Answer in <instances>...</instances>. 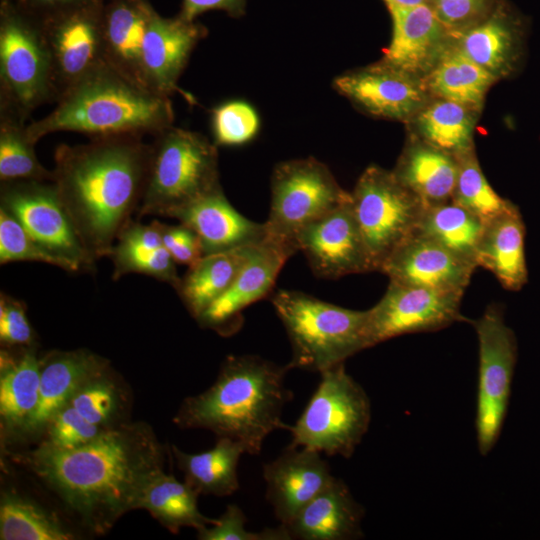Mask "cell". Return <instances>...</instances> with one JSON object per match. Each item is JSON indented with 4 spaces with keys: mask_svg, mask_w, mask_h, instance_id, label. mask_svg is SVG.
I'll use <instances>...</instances> for the list:
<instances>
[{
    "mask_svg": "<svg viewBox=\"0 0 540 540\" xmlns=\"http://www.w3.org/2000/svg\"><path fill=\"white\" fill-rule=\"evenodd\" d=\"M23 461L82 523L105 534L125 513L139 509L143 493L164 464V447L146 423L104 428L74 449L40 443Z\"/></svg>",
    "mask_w": 540,
    "mask_h": 540,
    "instance_id": "6da1fadb",
    "label": "cell"
},
{
    "mask_svg": "<svg viewBox=\"0 0 540 540\" xmlns=\"http://www.w3.org/2000/svg\"><path fill=\"white\" fill-rule=\"evenodd\" d=\"M150 157L151 144L138 135L95 137L56 148L51 182L94 261L109 256L138 211Z\"/></svg>",
    "mask_w": 540,
    "mask_h": 540,
    "instance_id": "7a4b0ae2",
    "label": "cell"
},
{
    "mask_svg": "<svg viewBox=\"0 0 540 540\" xmlns=\"http://www.w3.org/2000/svg\"><path fill=\"white\" fill-rule=\"evenodd\" d=\"M288 370L258 355H229L215 382L186 398L173 421L183 429H206L230 438L247 454L258 455L269 434L288 426L281 418L293 397L285 386Z\"/></svg>",
    "mask_w": 540,
    "mask_h": 540,
    "instance_id": "3957f363",
    "label": "cell"
},
{
    "mask_svg": "<svg viewBox=\"0 0 540 540\" xmlns=\"http://www.w3.org/2000/svg\"><path fill=\"white\" fill-rule=\"evenodd\" d=\"M170 97L141 88L107 64L73 87L45 117L27 125L33 143L55 132H76L89 138L156 135L172 126Z\"/></svg>",
    "mask_w": 540,
    "mask_h": 540,
    "instance_id": "277c9868",
    "label": "cell"
},
{
    "mask_svg": "<svg viewBox=\"0 0 540 540\" xmlns=\"http://www.w3.org/2000/svg\"><path fill=\"white\" fill-rule=\"evenodd\" d=\"M271 302L292 348L289 369L319 372L370 348L368 310H352L301 291L280 289Z\"/></svg>",
    "mask_w": 540,
    "mask_h": 540,
    "instance_id": "5b68a950",
    "label": "cell"
},
{
    "mask_svg": "<svg viewBox=\"0 0 540 540\" xmlns=\"http://www.w3.org/2000/svg\"><path fill=\"white\" fill-rule=\"evenodd\" d=\"M153 137L139 217L172 218L221 187L217 145L206 136L172 125Z\"/></svg>",
    "mask_w": 540,
    "mask_h": 540,
    "instance_id": "8992f818",
    "label": "cell"
},
{
    "mask_svg": "<svg viewBox=\"0 0 540 540\" xmlns=\"http://www.w3.org/2000/svg\"><path fill=\"white\" fill-rule=\"evenodd\" d=\"M320 383L294 425L290 445L350 458L371 421L370 399L344 363L320 373Z\"/></svg>",
    "mask_w": 540,
    "mask_h": 540,
    "instance_id": "52a82bcc",
    "label": "cell"
},
{
    "mask_svg": "<svg viewBox=\"0 0 540 540\" xmlns=\"http://www.w3.org/2000/svg\"><path fill=\"white\" fill-rule=\"evenodd\" d=\"M48 102L51 67L40 24L17 4L0 2V110L27 121Z\"/></svg>",
    "mask_w": 540,
    "mask_h": 540,
    "instance_id": "ba28073f",
    "label": "cell"
},
{
    "mask_svg": "<svg viewBox=\"0 0 540 540\" xmlns=\"http://www.w3.org/2000/svg\"><path fill=\"white\" fill-rule=\"evenodd\" d=\"M350 201L351 193L314 157L280 162L271 175L267 239L295 254L303 228Z\"/></svg>",
    "mask_w": 540,
    "mask_h": 540,
    "instance_id": "9c48e42d",
    "label": "cell"
},
{
    "mask_svg": "<svg viewBox=\"0 0 540 540\" xmlns=\"http://www.w3.org/2000/svg\"><path fill=\"white\" fill-rule=\"evenodd\" d=\"M351 193V206L374 271L414 234L426 206L393 174L368 166Z\"/></svg>",
    "mask_w": 540,
    "mask_h": 540,
    "instance_id": "30bf717a",
    "label": "cell"
},
{
    "mask_svg": "<svg viewBox=\"0 0 540 540\" xmlns=\"http://www.w3.org/2000/svg\"><path fill=\"white\" fill-rule=\"evenodd\" d=\"M470 323L477 334L479 355L477 443L479 452L485 456L495 446L504 423L516 360V341L496 304L489 305Z\"/></svg>",
    "mask_w": 540,
    "mask_h": 540,
    "instance_id": "8fae6325",
    "label": "cell"
},
{
    "mask_svg": "<svg viewBox=\"0 0 540 540\" xmlns=\"http://www.w3.org/2000/svg\"><path fill=\"white\" fill-rule=\"evenodd\" d=\"M1 208L10 213L69 272L93 270L90 257L51 181L1 182Z\"/></svg>",
    "mask_w": 540,
    "mask_h": 540,
    "instance_id": "7c38bea8",
    "label": "cell"
},
{
    "mask_svg": "<svg viewBox=\"0 0 540 540\" xmlns=\"http://www.w3.org/2000/svg\"><path fill=\"white\" fill-rule=\"evenodd\" d=\"M103 3L36 20L49 53L54 102L106 64L102 38Z\"/></svg>",
    "mask_w": 540,
    "mask_h": 540,
    "instance_id": "4fadbf2b",
    "label": "cell"
},
{
    "mask_svg": "<svg viewBox=\"0 0 540 540\" xmlns=\"http://www.w3.org/2000/svg\"><path fill=\"white\" fill-rule=\"evenodd\" d=\"M463 294L390 281L383 297L368 309L370 347L397 336L438 331L464 321L460 313Z\"/></svg>",
    "mask_w": 540,
    "mask_h": 540,
    "instance_id": "5bb4252c",
    "label": "cell"
},
{
    "mask_svg": "<svg viewBox=\"0 0 540 540\" xmlns=\"http://www.w3.org/2000/svg\"><path fill=\"white\" fill-rule=\"evenodd\" d=\"M332 85L363 113L406 124L432 99L422 78L382 59L344 72Z\"/></svg>",
    "mask_w": 540,
    "mask_h": 540,
    "instance_id": "9a60e30c",
    "label": "cell"
},
{
    "mask_svg": "<svg viewBox=\"0 0 540 540\" xmlns=\"http://www.w3.org/2000/svg\"><path fill=\"white\" fill-rule=\"evenodd\" d=\"M296 244L316 277L337 279L374 271L351 201L303 228Z\"/></svg>",
    "mask_w": 540,
    "mask_h": 540,
    "instance_id": "2e32d148",
    "label": "cell"
},
{
    "mask_svg": "<svg viewBox=\"0 0 540 540\" xmlns=\"http://www.w3.org/2000/svg\"><path fill=\"white\" fill-rule=\"evenodd\" d=\"M392 36L382 60L424 79L453 47L454 35L430 4L387 6Z\"/></svg>",
    "mask_w": 540,
    "mask_h": 540,
    "instance_id": "e0dca14e",
    "label": "cell"
},
{
    "mask_svg": "<svg viewBox=\"0 0 540 540\" xmlns=\"http://www.w3.org/2000/svg\"><path fill=\"white\" fill-rule=\"evenodd\" d=\"M294 255L266 238L230 287L196 319L200 326L229 336L243 323L242 311L267 297L286 261Z\"/></svg>",
    "mask_w": 540,
    "mask_h": 540,
    "instance_id": "ac0fdd59",
    "label": "cell"
},
{
    "mask_svg": "<svg viewBox=\"0 0 540 540\" xmlns=\"http://www.w3.org/2000/svg\"><path fill=\"white\" fill-rule=\"evenodd\" d=\"M320 454L289 444L275 460L263 465L266 499L280 524L289 523L334 479Z\"/></svg>",
    "mask_w": 540,
    "mask_h": 540,
    "instance_id": "d6986e66",
    "label": "cell"
},
{
    "mask_svg": "<svg viewBox=\"0 0 540 540\" xmlns=\"http://www.w3.org/2000/svg\"><path fill=\"white\" fill-rule=\"evenodd\" d=\"M476 268L434 240L414 233L389 255L379 271L399 284L464 292Z\"/></svg>",
    "mask_w": 540,
    "mask_h": 540,
    "instance_id": "ffe728a7",
    "label": "cell"
},
{
    "mask_svg": "<svg viewBox=\"0 0 540 540\" xmlns=\"http://www.w3.org/2000/svg\"><path fill=\"white\" fill-rule=\"evenodd\" d=\"M206 35V27L196 21L178 15L166 18L155 11L143 43V69L150 90L168 97L179 91L178 80L190 55Z\"/></svg>",
    "mask_w": 540,
    "mask_h": 540,
    "instance_id": "44dd1931",
    "label": "cell"
},
{
    "mask_svg": "<svg viewBox=\"0 0 540 540\" xmlns=\"http://www.w3.org/2000/svg\"><path fill=\"white\" fill-rule=\"evenodd\" d=\"M154 12L149 0H105L102 5L105 63L147 90L150 88L143 69V43Z\"/></svg>",
    "mask_w": 540,
    "mask_h": 540,
    "instance_id": "7402d4cb",
    "label": "cell"
},
{
    "mask_svg": "<svg viewBox=\"0 0 540 540\" xmlns=\"http://www.w3.org/2000/svg\"><path fill=\"white\" fill-rule=\"evenodd\" d=\"M41 360L37 405L20 434L37 436L49 420L88 380L108 369V361L91 351H52Z\"/></svg>",
    "mask_w": 540,
    "mask_h": 540,
    "instance_id": "603a6c76",
    "label": "cell"
},
{
    "mask_svg": "<svg viewBox=\"0 0 540 540\" xmlns=\"http://www.w3.org/2000/svg\"><path fill=\"white\" fill-rule=\"evenodd\" d=\"M172 218L197 234L203 256L257 245L267 238L265 223L239 213L227 200L222 187L179 210Z\"/></svg>",
    "mask_w": 540,
    "mask_h": 540,
    "instance_id": "cb8c5ba5",
    "label": "cell"
},
{
    "mask_svg": "<svg viewBox=\"0 0 540 540\" xmlns=\"http://www.w3.org/2000/svg\"><path fill=\"white\" fill-rule=\"evenodd\" d=\"M522 39L519 18L498 2L482 21L454 35L453 47L499 80L517 68Z\"/></svg>",
    "mask_w": 540,
    "mask_h": 540,
    "instance_id": "d4e9b609",
    "label": "cell"
},
{
    "mask_svg": "<svg viewBox=\"0 0 540 540\" xmlns=\"http://www.w3.org/2000/svg\"><path fill=\"white\" fill-rule=\"evenodd\" d=\"M364 508L342 479H334L289 523L283 524L291 539L353 540L364 536Z\"/></svg>",
    "mask_w": 540,
    "mask_h": 540,
    "instance_id": "484cf974",
    "label": "cell"
},
{
    "mask_svg": "<svg viewBox=\"0 0 540 540\" xmlns=\"http://www.w3.org/2000/svg\"><path fill=\"white\" fill-rule=\"evenodd\" d=\"M392 172L429 207L452 200L458 159L409 134Z\"/></svg>",
    "mask_w": 540,
    "mask_h": 540,
    "instance_id": "4316f807",
    "label": "cell"
},
{
    "mask_svg": "<svg viewBox=\"0 0 540 540\" xmlns=\"http://www.w3.org/2000/svg\"><path fill=\"white\" fill-rule=\"evenodd\" d=\"M525 227L518 208L484 224L477 267L492 272L502 287L520 290L527 283Z\"/></svg>",
    "mask_w": 540,
    "mask_h": 540,
    "instance_id": "83f0119b",
    "label": "cell"
},
{
    "mask_svg": "<svg viewBox=\"0 0 540 540\" xmlns=\"http://www.w3.org/2000/svg\"><path fill=\"white\" fill-rule=\"evenodd\" d=\"M260 244L204 255L189 267L176 291L195 319L230 287Z\"/></svg>",
    "mask_w": 540,
    "mask_h": 540,
    "instance_id": "f1b7e54d",
    "label": "cell"
},
{
    "mask_svg": "<svg viewBox=\"0 0 540 540\" xmlns=\"http://www.w3.org/2000/svg\"><path fill=\"white\" fill-rule=\"evenodd\" d=\"M41 360L34 348L0 354V416L5 430L20 434L39 398Z\"/></svg>",
    "mask_w": 540,
    "mask_h": 540,
    "instance_id": "f546056e",
    "label": "cell"
},
{
    "mask_svg": "<svg viewBox=\"0 0 540 540\" xmlns=\"http://www.w3.org/2000/svg\"><path fill=\"white\" fill-rule=\"evenodd\" d=\"M479 113L451 100L432 98L407 123L409 134L457 158L474 150Z\"/></svg>",
    "mask_w": 540,
    "mask_h": 540,
    "instance_id": "4dcf8cb0",
    "label": "cell"
},
{
    "mask_svg": "<svg viewBox=\"0 0 540 540\" xmlns=\"http://www.w3.org/2000/svg\"><path fill=\"white\" fill-rule=\"evenodd\" d=\"M172 451L185 482L199 495L225 497L239 489L237 467L246 453L240 442L218 437L215 446L205 452L186 453L175 445Z\"/></svg>",
    "mask_w": 540,
    "mask_h": 540,
    "instance_id": "1f68e13d",
    "label": "cell"
},
{
    "mask_svg": "<svg viewBox=\"0 0 540 540\" xmlns=\"http://www.w3.org/2000/svg\"><path fill=\"white\" fill-rule=\"evenodd\" d=\"M423 81L432 98L480 112L487 92L498 79L452 47Z\"/></svg>",
    "mask_w": 540,
    "mask_h": 540,
    "instance_id": "d6a6232c",
    "label": "cell"
},
{
    "mask_svg": "<svg viewBox=\"0 0 540 540\" xmlns=\"http://www.w3.org/2000/svg\"><path fill=\"white\" fill-rule=\"evenodd\" d=\"M483 221L453 200L426 207L414 233L442 245L477 267Z\"/></svg>",
    "mask_w": 540,
    "mask_h": 540,
    "instance_id": "836d02e7",
    "label": "cell"
},
{
    "mask_svg": "<svg viewBox=\"0 0 540 540\" xmlns=\"http://www.w3.org/2000/svg\"><path fill=\"white\" fill-rule=\"evenodd\" d=\"M198 496L185 481L181 483L163 470L147 485L139 509H146L172 533H178L183 527L198 530L217 521L199 511Z\"/></svg>",
    "mask_w": 540,
    "mask_h": 540,
    "instance_id": "e575fe53",
    "label": "cell"
},
{
    "mask_svg": "<svg viewBox=\"0 0 540 540\" xmlns=\"http://www.w3.org/2000/svg\"><path fill=\"white\" fill-rule=\"evenodd\" d=\"M75 535L59 518L35 501L14 491L0 500L1 540H70Z\"/></svg>",
    "mask_w": 540,
    "mask_h": 540,
    "instance_id": "d590c367",
    "label": "cell"
},
{
    "mask_svg": "<svg viewBox=\"0 0 540 540\" xmlns=\"http://www.w3.org/2000/svg\"><path fill=\"white\" fill-rule=\"evenodd\" d=\"M25 120L0 110V181H51L52 171L38 160L35 143L27 133Z\"/></svg>",
    "mask_w": 540,
    "mask_h": 540,
    "instance_id": "8d00e7d4",
    "label": "cell"
},
{
    "mask_svg": "<svg viewBox=\"0 0 540 540\" xmlns=\"http://www.w3.org/2000/svg\"><path fill=\"white\" fill-rule=\"evenodd\" d=\"M457 159L458 175L452 195L454 202L476 215L484 224L517 208L491 187L479 165L475 150Z\"/></svg>",
    "mask_w": 540,
    "mask_h": 540,
    "instance_id": "74e56055",
    "label": "cell"
},
{
    "mask_svg": "<svg viewBox=\"0 0 540 540\" xmlns=\"http://www.w3.org/2000/svg\"><path fill=\"white\" fill-rule=\"evenodd\" d=\"M109 257L114 265V280L129 273H140L166 282L175 290L179 286L181 277L177 273V263L164 246L149 249L117 241Z\"/></svg>",
    "mask_w": 540,
    "mask_h": 540,
    "instance_id": "f35d334b",
    "label": "cell"
},
{
    "mask_svg": "<svg viewBox=\"0 0 540 540\" xmlns=\"http://www.w3.org/2000/svg\"><path fill=\"white\" fill-rule=\"evenodd\" d=\"M122 395L108 369L84 383L68 402L85 419L102 428L115 425Z\"/></svg>",
    "mask_w": 540,
    "mask_h": 540,
    "instance_id": "ab89813d",
    "label": "cell"
},
{
    "mask_svg": "<svg viewBox=\"0 0 540 540\" xmlns=\"http://www.w3.org/2000/svg\"><path fill=\"white\" fill-rule=\"evenodd\" d=\"M259 127L256 110L245 101H227L211 111V131L217 146L245 144L256 136Z\"/></svg>",
    "mask_w": 540,
    "mask_h": 540,
    "instance_id": "60d3db41",
    "label": "cell"
},
{
    "mask_svg": "<svg viewBox=\"0 0 540 540\" xmlns=\"http://www.w3.org/2000/svg\"><path fill=\"white\" fill-rule=\"evenodd\" d=\"M35 261L63 268L62 262L42 248L24 227L0 207V263Z\"/></svg>",
    "mask_w": 540,
    "mask_h": 540,
    "instance_id": "b9f144b4",
    "label": "cell"
},
{
    "mask_svg": "<svg viewBox=\"0 0 540 540\" xmlns=\"http://www.w3.org/2000/svg\"><path fill=\"white\" fill-rule=\"evenodd\" d=\"M103 429L67 404L49 420L41 443L56 449H74L93 440Z\"/></svg>",
    "mask_w": 540,
    "mask_h": 540,
    "instance_id": "7bdbcfd3",
    "label": "cell"
},
{
    "mask_svg": "<svg viewBox=\"0 0 540 540\" xmlns=\"http://www.w3.org/2000/svg\"><path fill=\"white\" fill-rule=\"evenodd\" d=\"M247 519L236 504H229L214 524L197 530L200 540H291L286 527L265 528L260 532H250L245 528Z\"/></svg>",
    "mask_w": 540,
    "mask_h": 540,
    "instance_id": "ee69618b",
    "label": "cell"
},
{
    "mask_svg": "<svg viewBox=\"0 0 540 540\" xmlns=\"http://www.w3.org/2000/svg\"><path fill=\"white\" fill-rule=\"evenodd\" d=\"M497 3L496 0H430L435 15L453 35L482 21Z\"/></svg>",
    "mask_w": 540,
    "mask_h": 540,
    "instance_id": "f6af8a7d",
    "label": "cell"
},
{
    "mask_svg": "<svg viewBox=\"0 0 540 540\" xmlns=\"http://www.w3.org/2000/svg\"><path fill=\"white\" fill-rule=\"evenodd\" d=\"M0 341L5 347H30L34 341L25 304L5 293L0 295Z\"/></svg>",
    "mask_w": 540,
    "mask_h": 540,
    "instance_id": "bcb514c9",
    "label": "cell"
},
{
    "mask_svg": "<svg viewBox=\"0 0 540 540\" xmlns=\"http://www.w3.org/2000/svg\"><path fill=\"white\" fill-rule=\"evenodd\" d=\"M159 225L163 246L176 263L190 267L203 256L200 240L191 228L182 223Z\"/></svg>",
    "mask_w": 540,
    "mask_h": 540,
    "instance_id": "7dc6e473",
    "label": "cell"
},
{
    "mask_svg": "<svg viewBox=\"0 0 540 540\" xmlns=\"http://www.w3.org/2000/svg\"><path fill=\"white\" fill-rule=\"evenodd\" d=\"M247 0H182L178 16L187 21L210 10H221L232 18H240L245 14Z\"/></svg>",
    "mask_w": 540,
    "mask_h": 540,
    "instance_id": "c3c4849f",
    "label": "cell"
},
{
    "mask_svg": "<svg viewBox=\"0 0 540 540\" xmlns=\"http://www.w3.org/2000/svg\"><path fill=\"white\" fill-rule=\"evenodd\" d=\"M105 0H22L14 3L35 20L81 7L102 4Z\"/></svg>",
    "mask_w": 540,
    "mask_h": 540,
    "instance_id": "681fc988",
    "label": "cell"
},
{
    "mask_svg": "<svg viewBox=\"0 0 540 540\" xmlns=\"http://www.w3.org/2000/svg\"><path fill=\"white\" fill-rule=\"evenodd\" d=\"M387 6H417L422 4H430V0H383Z\"/></svg>",
    "mask_w": 540,
    "mask_h": 540,
    "instance_id": "f907efd6",
    "label": "cell"
},
{
    "mask_svg": "<svg viewBox=\"0 0 540 540\" xmlns=\"http://www.w3.org/2000/svg\"><path fill=\"white\" fill-rule=\"evenodd\" d=\"M22 0H0V2L19 3Z\"/></svg>",
    "mask_w": 540,
    "mask_h": 540,
    "instance_id": "816d5d0a",
    "label": "cell"
}]
</instances>
